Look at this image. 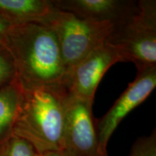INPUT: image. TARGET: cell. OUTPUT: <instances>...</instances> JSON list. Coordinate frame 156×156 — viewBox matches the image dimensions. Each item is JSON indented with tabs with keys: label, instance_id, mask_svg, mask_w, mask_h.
Returning <instances> with one entry per match:
<instances>
[{
	"label": "cell",
	"instance_id": "obj_9",
	"mask_svg": "<svg viewBox=\"0 0 156 156\" xmlns=\"http://www.w3.org/2000/svg\"><path fill=\"white\" fill-rule=\"evenodd\" d=\"M54 9L52 0H0V18L10 27L43 24Z\"/></svg>",
	"mask_w": 156,
	"mask_h": 156
},
{
	"label": "cell",
	"instance_id": "obj_5",
	"mask_svg": "<svg viewBox=\"0 0 156 156\" xmlns=\"http://www.w3.org/2000/svg\"><path fill=\"white\" fill-rule=\"evenodd\" d=\"M93 103L67 93L62 151L67 156H101L93 116Z\"/></svg>",
	"mask_w": 156,
	"mask_h": 156
},
{
	"label": "cell",
	"instance_id": "obj_14",
	"mask_svg": "<svg viewBox=\"0 0 156 156\" xmlns=\"http://www.w3.org/2000/svg\"><path fill=\"white\" fill-rule=\"evenodd\" d=\"M9 25L5 22L2 19L0 18V41H2L5 37L6 33L9 28Z\"/></svg>",
	"mask_w": 156,
	"mask_h": 156
},
{
	"label": "cell",
	"instance_id": "obj_12",
	"mask_svg": "<svg viewBox=\"0 0 156 156\" xmlns=\"http://www.w3.org/2000/svg\"><path fill=\"white\" fill-rule=\"evenodd\" d=\"M17 79L14 59L2 41H0V88Z\"/></svg>",
	"mask_w": 156,
	"mask_h": 156
},
{
	"label": "cell",
	"instance_id": "obj_1",
	"mask_svg": "<svg viewBox=\"0 0 156 156\" xmlns=\"http://www.w3.org/2000/svg\"><path fill=\"white\" fill-rule=\"evenodd\" d=\"M2 42L14 59L17 80L23 89L64 86L67 68L57 38L48 26H11Z\"/></svg>",
	"mask_w": 156,
	"mask_h": 156
},
{
	"label": "cell",
	"instance_id": "obj_2",
	"mask_svg": "<svg viewBox=\"0 0 156 156\" xmlns=\"http://www.w3.org/2000/svg\"><path fill=\"white\" fill-rule=\"evenodd\" d=\"M67 96L64 86L24 90L13 134L28 141L41 155L62 152Z\"/></svg>",
	"mask_w": 156,
	"mask_h": 156
},
{
	"label": "cell",
	"instance_id": "obj_8",
	"mask_svg": "<svg viewBox=\"0 0 156 156\" xmlns=\"http://www.w3.org/2000/svg\"><path fill=\"white\" fill-rule=\"evenodd\" d=\"M56 9L80 18L122 24L138 10V1L129 0H52Z\"/></svg>",
	"mask_w": 156,
	"mask_h": 156
},
{
	"label": "cell",
	"instance_id": "obj_15",
	"mask_svg": "<svg viewBox=\"0 0 156 156\" xmlns=\"http://www.w3.org/2000/svg\"><path fill=\"white\" fill-rule=\"evenodd\" d=\"M42 156H67L62 152H49L43 154Z\"/></svg>",
	"mask_w": 156,
	"mask_h": 156
},
{
	"label": "cell",
	"instance_id": "obj_7",
	"mask_svg": "<svg viewBox=\"0 0 156 156\" xmlns=\"http://www.w3.org/2000/svg\"><path fill=\"white\" fill-rule=\"evenodd\" d=\"M119 62L122 60L117 51L106 42L68 72L64 81L68 94L93 102L95 91L104 74Z\"/></svg>",
	"mask_w": 156,
	"mask_h": 156
},
{
	"label": "cell",
	"instance_id": "obj_13",
	"mask_svg": "<svg viewBox=\"0 0 156 156\" xmlns=\"http://www.w3.org/2000/svg\"><path fill=\"white\" fill-rule=\"evenodd\" d=\"M127 156H156L155 129L149 136L138 138L134 142Z\"/></svg>",
	"mask_w": 156,
	"mask_h": 156
},
{
	"label": "cell",
	"instance_id": "obj_4",
	"mask_svg": "<svg viewBox=\"0 0 156 156\" xmlns=\"http://www.w3.org/2000/svg\"><path fill=\"white\" fill-rule=\"evenodd\" d=\"M43 25L55 34L67 73L104 44L114 28L112 23L87 20L56 8Z\"/></svg>",
	"mask_w": 156,
	"mask_h": 156
},
{
	"label": "cell",
	"instance_id": "obj_3",
	"mask_svg": "<svg viewBox=\"0 0 156 156\" xmlns=\"http://www.w3.org/2000/svg\"><path fill=\"white\" fill-rule=\"evenodd\" d=\"M122 62H132L137 72L156 67V1H138V10L114 27L106 39Z\"/></svg>",
	"mask_w": 156,
	"mask_h": 156
},
{
	"label": "cell",
	"instance_id": "obj_10",
	"mask_svg": "<svg viewBox=\"0 0 156 156\" xmlns=\"http://www.w3.org/2000/svg\"><path fill=\"white\" fill-rule=\"evenodd\" d=\"M24 95V90L16 79L0 88V145L13 134Z\"/></svg>",
	"mask_w": 156,
	"mask_h": 156
},
{
	"label": "cell",
	"instance_id": "obj_6",
	"mask_svg": "<svg viewBox=\"0 0 156 156\" xmlns=\"http://www.w3.org/2000/svg\"><path fill=\"white\" fill-rule=\"evenodd\" d=\"M156 87V67L137 72L133 82L116 101L102 118L95 120L98 152L101 156H108L107 145L111 136L121 122L139 106Z\"/></svg>",
	"mask_w": 156,
	"mask_h": 156
},
{
	"label": "cell",
	"instance_id": "obj_11",
	"mask_svg": "<svg viewBox=\"0 0 156 156\" xmlns=\"http://www.w3.org/2000/svg\"><path fill=\"white\" fill-rule=\"evenodd\" d=\"M0 156H42L26 140L12 134L0 145Z\"/></svg>",
	"mask_w": 156,
	"mask_h": 156
}]
</instances>
